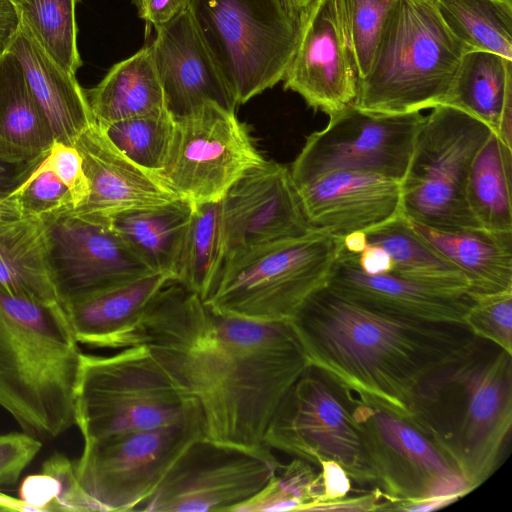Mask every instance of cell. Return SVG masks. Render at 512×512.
Returning <instances> with one entry per match:
<instances>
[{"mask_svg":"<svg viewBox=\"0 0 512 512\" xmlns=\"http://www.w3.org/2000/svg\"><path fill=\"white\" fill-rule=\"evenodd\" d=\"M263 444L316 467L322 461H335L357 484L376 486V474L353 419L348 392L311 365L280 401Z\"/></svg>","mask_w":512,"mask_h":512,"instance_id":"obj_10","label":"cell"},{"mask_svg":"<svg viewBox=\"0 0 512 512\" xmlns=\"http://www.w3.org/2000/svg\"><path fill=\"white\" fill-rule=\"evenodd\" d=\"M0 290L46 303H59L51 278L45 223L23 217L0 222Z\"/></svg>","mask_w":512,"mask_h":512,"instance_id":"obj_30","label":"cell"},{"mask_svg":"<svg viewBox=\"0 0 512 512\" xmlns=\"http://www.w3.org/2000/svg\"><path fill=\"white\" fill-rule=\"evenodd\" d=\"M32 161L11 163L0 158V192L10 193L28 172Z\"/></svg>","mask_w":512,"mask_h":512,"instance_id":"obj_50","label":"cell"},{"mask_svg":"<svg viewBox=\"0 0 512 512\" xmlns=\"http://www.w3.org/2000/svg\"><path fill=\"white\" fill-rule=\"evenodd\" d=\"M320 470L303 459L281 465L268 483L233 512L312 511L323 501Z\"/></svg>","mask_w":512,"mask_h":512,"instance_id":"obj_36","label":"cell"},{"mask_svg":"<svg viewBox=\"0 0 512 512\" xmlns=\"http://www.w3.org/2000/svg\"><path fill=\"white\" fill-rule=\"evenodd\" d=\"M149 44L161 83L165 108L175 119L207 103L234 111L238 105L204 42L190 8L156 26Z\"/></svg>","mask_w":512,"mask_h":512,"instance_id":"obj_19","label":"cell"},{"mask_svg":"<svg viewBox=\"0 0 512 512\" xmlns=\"http://www.w3.org/2000/svg\"><path fill=\"white\" fill-rule=\"evenodd\" d=\"M194 204L169 203L120 212L107 217L110 227L154 272L175 279V270Z\"/></svg>","mask_w":512,"mask_h":512,"instance_id":"obj_27","label":"cell"},{"mask_svg":"<svg viewBox=\"0 0 512 512\" xmlns=\"http://www.w3.org/2000/svg\"><path fill=\"white\" fill-rule=\"evenodd\" d=\"M42 220L50 274L61 305L154 273L106 218L67 212Z\"/></svg>","mask_w":512,"mask_h":512,"instance_id":"obj_16","label":"cell"},{"mask_svg":"<svg viewBox=\"0 0 512 512\" xmlns=\"http://www.w3.org/2000/svg\"><path fill=\"white\" fill-rule=\"evenodd\" d=\"M443 105L477 118L512 147V60L488 51L465 52Z\"/></svg>","mask_w":512,"mask_h":512,"instance_id":"obj_26","label":"cell"},{"mask_svg":"<svg viewBox=\"0 0 512 512\" xmlns=\"http://www.w3.org/2000/svg\"><path fill=\"white\" fill-rule=\"evenodd\" d=\"M288 323L309 365L360 400L406 419L420 384L481 339L464 324L389 315L327 287Z\"/></svg>","mask_w":512,"mask_h":512,"instance_id":"obj_2","label":"cell"},{"mask_svg":"<svg viewBox=\"0 0 512 512\" xmlns=\"http://www.w3.org/2000/svg\"><path fill=\"white\" fill-rule=\"evenodd\" d=\"M512 147L491 133L471 164L466 198L481 229L512 232Z\"/></svg>","mask_w":512,"mask_h":512,"instance_id":"obj_31","label":"cell"},{"mask_svg":"<svg viewBox=\"0 0 512 512\" xmlns=\"http://www.w3.org/2000/svg\"><path fill=\"white\" fill-rule=\"evenodd\" d=\"M202 436L204 419L198 413L174 424L84 442L75 472L105 511H134L186 447Z\"/></svg>","mask_w":512,"mask_h":512,"instance_id":"obj_11","label":"cell"},{"mask_svg":"<svg viewBox=\"0 0 512 512\" xmlns=\"http://www.w3.org/2000/svg\"><path fill=\"white\" fill-rule=\"evenodd\" d=\"M132 3L135 5V7L138 10L139 7L141 6L142 0H132Z\"/></svg>","mask_w":512,"mask_h":512,"instance_id":"obj_55","label":"cell"},{"mask_svg":"<svg viewBox=\"0 0 512 512\" xmlns=\"http://www.w3.org/2000/svg\"><path fill=\"white\" fill-rule=\"evenodd\" d=\"M42 472L54 477L59 483V493L53 511H105L104 507L81 486L75 466L66 456L53 454L43 463Z\"/></svg>","mask_w":512,"mask_h":512,"instance_id":"obj_41","label":"cell"},{"mask_svg":"<svg viewBox=\"0 0 512 512\" xmlns=\"http://www.w3.org/2000/svg\"><path fill=\"white\" fill-rule=\"evenodd\" d=\"M145 345L197 400L204 437L264 446L280 401L309 366L290 324L218 311L176 280L112 349Z\"/></svg>","mask_w":512,"mask_h":512,"instance_id":"obj_1","label":"cell"},{"mask_svg":"<svg viewBox=\"0 0 512 512\" xmlns=\"http://www.w3.org/2000/svg\"><path fill=\"white\" fill-rule=\"evenodd\" d=\"M471 295L473 303L465 325L478 338L490 341L512 354V289Z\"/></svg>","mask_w":512,"mask_h":512,"instance_id":"obj_40","label":"cell"},{"mask_svg":"<svg viewBox=\"0 0 512 512\" xmlns=\"http://www.w3.org/2000/svg\"><path fill=\"white\" fill-rule=\"evenodd\" d=\"M466 49L431 0H397L389 11L354 105L408 114L443 105Z\"/></svg>","mask_w":512,"mask_h":512,"instance_id":"obj_5","label":"cell"},{"mask_svg":"<svg viewBox=\"0 0 512 512\" xmlns=\"http://www.w3.org/2000/svg\"><path fill=\"white\" fill-rule=\"evenodd\" d=\"M190 11L237 104L283 80L300 15L282 0H192Z\"/></svg>","mask_w":512,"mask_h":512,"instance_id":"obj_8","label":"cell"},{"mask_svg":"<svg viewBox=\"0 0 512 512\" xmlns=\"http://www.w3.org/2000/svg\"><path fill=\"white\" fill-rule=\"evenodd\" d=\"M315 0H282L288 9L300 15Z\"/></svg>","mask_w":512,"mask_h":512,"instance_id":"obj_54","label":"cell"},{"mask_svg":"<svg viewBox=\"0 0 512 512\" xmlns=\"http://www.w3.org/2000/svg\"><path fill=\"white\" fill-rule=\"evenodd\" d=\"M0 511L38 512L34 507L27 505L21 499L7 496L0 492Z\"/></svg>","mask_w":512,"mask_h":512,"instance_id":"obj_53","label":"cell"},{"mask_svg":"<svg viewBox=\"0 0 512 512\" xmlns=\"http://www.w3.org/2000/svg\"><path fill=\"white\" fill-rule=\"evenodd\" d=\"M347 392L376 474L375 487L385 500L442 498L454 502L471 492L461 474L410 421Z\"/></svg>","mask_w":512,"mask_h":512,"instance_id":"obj_15","label":"cell"},{"mask_svg":"<svg viewBox=\"0 0 512 512\" xmlns=\"http://www.w3.org/2000/svg\"><path fill=\"white\" fill-rule=\"evenodd\" d=\"M474 490L500 465L512 429V354L480 339L424 380L407 418Z\"/></svg>","mask_w":512,"mask_h":512,"instance_id":"obj_3","label":"cell"},{"mask_svg":"<svg viewBox=\"0 0 512 512\" xmlns=\"http://www.w3.org/2000/svg\"><path fill=\"white\" fill-rule=\"evenodd\" d=\"M85 92L93 118L102 127L166 109L149 45L116 63L95 87Z\"/></svg>","mask_w":512,"mask_h":512,"instance_id":"obj_29","label":"cell"},{"mask_svg":"<svg viewBox=\"0 0 512 512\" xmlns=\"http://www.w3.org/2000/svg\"><path fill=\"white\" fill-rule=\"evenodd\" d=\"M42 447L29 433L0 434V483H15Z\"/></svg>","mask_w":512,"mask_h":512,"instance_id":"obj_43","label":"cell"},{"mask_svg":"<svg viewBox=\"0 0 512 512\" xmlns=\"http://www.w3.org/2000/svg\"><path fill=\"white\" fill-rule=\"evenodd\" d=\"M80 0H18L22 25L62 68L76 74L82 65L75 9Z\"/></svg>","mask_w":512,"mask_h":512,"instance_id":"obj_35","label":"cell"},{"mask_svg":"<svg viewBox=\"0 0 512 512\" xmlns=\"http://www.w3.org/2000/svg\"><path fill=\"white\" fill-rule=\"evenodd\" d=\"M365 233L368 244L391 256L392 274L469 292L460 270L422 239L404 215Z\"/></svg>","mask_w":512,"mask_h":512,"instance_id":"obj_32","label":"cell"},{"mask_svg":"<svg viewBox=\"0 0 512 512\" xmlns=\"http://www.w3.org/2000/svg\"><path fill=\"white\" fill-rule=\"evenodd\" d=\"M202 413L197 400L145 345L81 355L75 425L84 442L153 429Z\"/></svg>","mask_w":512,"mask_h":512,"instance_id":"obj_6","label":"cell"},{"mask_svg":"<svg viewBox=\"0 0 512 512\" xmlns=\"http://www.w3.org/2000/svg\"><path fill=\"white\" fill-rule=\"evenodd\" d=\"M282 463L267 446L192 441L155 491L134 511L233 512L257 494Z\"/></svg>","mask_w":512,"mask_h":512,"instance_id":"obj_12","label":"cell"},{"mask_svg":"<svg viewBox=\"0 0 512 512\" xmlns=\"http://www.w3.org/2000/svg\"><path fill=\"white\" fill-rule=\"evenodd\" d=\"M431 1L466 51H488L512 60V0Z\"/></svg>","mask_w":512,"mask_h":512,"instance_id":"obj_34","label":"cell"},{"mask_svg":"<svg viewBox=\"0 0 512 512\" xmlns=\"http://www.w3.org/2000/svg\"><path fill=\"white\" fill-rule=\"evenodd\" d=\"M21 17L14 0H0V55L6 53L21 27Z\"/></svg>","mask_w":512,"mask_h":512,"instance_id":"obj_48","label":"cell"},{"mask_svg":"<svg viewBox=\"0 0 512 512\" xmlns=\"http://www.w3.org/2000/svg\"><path fill=\"white\" fill-rule=\"evenodd\" d=\"M424 116L401 185L402 214L439 230L480 228L467 203L466 185L487 125L449 105Z\"/></svg>","mask_w":512,"mask_h":512,"instance_id":"obj_9","label":"cell"},{"mask_svg":"<svg viewBox=\"0 0 512 512\" xmlns=\"http://www.w3.org/2000/svg\"><path fill=\"white\" fill-rule=\"evenodd\" d=\"M385 498L382 492L375 487L374 490L357 496L326 501L317 504L312 511H381Z\"/></svg>","mask_w":512,"mask_h":512,"instance_id":"obj_45","label":"cell"},{"mask_svg":"<svg viewBox=\"0 0 512 512\" xmlns=\"http://www.w3.org/2000/svg\"><path fill=\"white\" fill-rule=\"evenodd\" d=\"M397 0H334L339 24L351 51L358 80L363 78L385 19Z\"/></svg>","mask_w":512,"mask_h":512,"instance_id":"obj_38","label":"cell"},{"mask_svg":"<svg viewBox=\"0 0 512 512\" xmlns=\"http://www.w3.org/2000/svg\"><path fill=\"white\" fill-rule=\"evenodd\" d=\"M410 223L422 239L460 270L470 294L512 289V232L439 230Z\"/></svg>","mask_w":512,"mask_h":512,"instance_id":"obj_25","label":"cell"},{"mask_svg":"<svg viewBox=\"0 0 512 512\" xmlns=\"http://www.w3.org/2000/svg\"><path fill=\"white\" fill-rule=\"evenodd\" d=\"M8 51L18 60L27 87L54 140L73 145L95 122L86 92L75 74L58 65L22 24Z\"/></svg>","mask_w":512,"mask_h":512,"instance_id":"obj_23","label":"cell"},{"mask_svg":"<svg viewBox=\"0 0 512 512\" xmlns=\"http://www.w3.org/2000/svg\"><path fill=\"white\" fill-rule=\"evenodd\" d=\"M45 158L52 172L69 189L77 209L87 200L90 191L80 153L74 145L54 140Z\"/></svg>","mask_w":512,"mask_h":512,"instance_id":"obj_42","label":"cell"},{"mask_svg":"<svg viewBox=\"0 0 512 512\" xmlns=\"http://www.w3.org/2000/svg\"><path fill=\"white\" fill-rule=\"evenodd\" d=\"M14 1L17 3L18 0H14Z\"/></svg>","mask_w":512,"mask_h":512,"instance_id":"obj_56","label":"cell"},{"mask_svg":"<svg viewBox=\"0 0 512 512\" xmlns=\"http://www.w3.org/2000/svg\"><path fill=\"white\" fill-rule=\"evenodd\" d=\"M175 121L166 163L156 175L180 199L194 205L219 201L265 161L234 111L207 103Z\"/></svg>","mask_w":512,"mask_h":512,"instance_id":"obj_14","label":"cell"},{"mask_svg":"<svg viewBox=\"0 0 512 512\" xmlns=\"http://www.w3.org/2000/svg\"><path fill=\"white\" fill-rule=\"evenodd\" d=\"M294 187L310 228L335 237L403 215L400 182L378 174L332 171Z\"/></svg>","mask_w":512,"mask_h":512,"instance_id":"obj_20","label":"cell"},{"mask_svg":"<svg viewBox=\"0 0 512 512\" xmlns=\"http://www.w3.org/2000/svg\"><path fill=\"white\" fill-rule=\"evenodd\" d=\"M352 302L389 315L436 323L464 324L473 303L464 289L441 286L392 273L367 274L357 254L343 249L326 286Z\"/></svg>","mask_w":512,"mask_h":512,"instance_id":"obj_21","label":"cell"},{"mask_svg":"<svg viewBox=\"0 0 512 512\" xmlns=\"http://www.w3.org/2000/svg\"><path fill=\"white\" fill-rule=\"evenodd\" d=\"M58 493V481L43 472L27 476L19 490L20 499L38 512L53 511Z\"/></svg>","mask_w":512,"mask_h":512,"instance_id":"obj_44","label":"cell"},{"mask_svg":"<svg viewBox=\"0 0 512 512\" xmlns=\"http://www.w3.org/2000/svg\"><path fill=\"white\" fill-rule=\"evenodd\" d=\"M342 238L310 230L242 250L227 258L204 301L212 308L259 321H291L328 284Z\"/></svg>","mask_w":512,"mask_h":512,"instance_id":"obj_7","label":"cell"},{"mask_svg":"<svg viewBox=\"0 0 512 512\" xmlns=\"http://www.w3.org/2000/svg\"><path fill=\"white\" fill-rule=\"evenodd\" d=\"M175 124L171 114L162 109L101 127L129 159L157 174L166 163Z\"/></svg>","mask_w":512,"mask_h":512,"instance_id":"obj_37","label":"cell"},{"mask_svg":"<svg viewBox=\"0 0 512 512\" xmlns=\"http://www.w3.org/2000/svg\"><path fill=\"white\" fill-rule=\"evenodd\" d=\"M52 131L35 103L16 57L0 55V158L30 162L48 151Z\"/></svg>","mask_w":512,"mask_h":512,"instance_id":"obj_28","label":"cell"},{"mask_svg":"<svg viewBox=\"0 0 512 512\" xmlns=\"http://www.w3.org/2000/svg\"><path fill=\"white\" fill-rule=\"evenodd\" d=\"M73 145L82 157L90 190L87 200L73 214L107 218L178 199L156 174L122 153L96 122Z\"/></svg>","mask_w":512,"mask_h":512,"instance_id":"obj_22","label":"cell"},{"mask_svg":"<svg viewBox=\"0 0 512 512\" xmlns=\"http://www.w3.org/2000/svg\"><path fill=\"white\" fill-rule=\"evenodd\" d=\"M221 209L224 261L242 250L312 230L289 169L273 160L239 177L221 199Z\"/></svg>","mask_w":512,"mask_h":512,"instance_id":"obj_17","label":"cell"},{"mask_svg":"<svg viewBox=\"0 0 512 512\" xmlns=\"http://www.w3.org/2000/svg\"><path fill=\"white\" fill-rule=\"evenodd\" d=\"M60 303L0 290V406L36 438L75 425L82 352Z\"/></svg>","mask_w":512,"mask_h":512,"instance_id":"obj_4","label":"cell"},{"mask_svg":"<svg viewBox=\"0 0 512 512\" xmlns=\"http://www.w3.org/2000/svg\"><path fill=\"white\" fill-rule=\"evenodd\" d=\"M45 155L32 161L24 178L9 193L24 217L46 219L75 209L69 189L49 168Z\"/></svg>","mask_w":512,"mask_h":512,"instance_id":"obj_39","label":"cell"},{"mask_svg":"<svg viewBox=\"0 0 512 512\" xmlns=\"http://www.w3.org/2000/svg\"><path fill=\"white\" fill-rule=\"evenodd\" d=\"M318 468L320 469L323 484L324 495L322 502L337 500L349 494L351 491V479L340 464L330 460L322 461Z\"/></svg>","mask_w":512,"mask_h":512,"instance_id":"obj_47","label":"cell"},{"mask_svg":"<svg viewBox=\"0 0 512 512\" xmlns=\"http://www.w3.org/2000/svg\"><path fill=\"white\" fill-rule=\"evenodd\" d=\"M424 116L365 112L351 104L310 134L289 172L294 186L332 171H357L401 182Z\"/></svg>","mask_w":512,"mask_h":512,"instance_id":"obj_13","label":"cell"},{"mask_svg":"<svg viewBox=\"0 0 512 512\" xmlns=\"http://www.w3.org/2000/svg\"><path fill=\"white\" fill-rule=\"evenodd\" d=\"M283 81L285 89L329 116L354 103L358 75L334 0H315L300 13L298 42Z\"/></svg>","mask_w":512,"mask_h":512,"instance_id":"obj_18","label":"cell"},{"mask_svg":"<svg viewBox=\"0 0 512 512\" xmlns=\"http://www.w3.org/2000/svg\"><path fill=\"white\" fill-rule=\"evenodd\" d=\"M23 217L16 200L9 193L0 192V222L14 221Z\"/></svg>","mask_w":512,"mask_h":512,"instance_id":"obj_51","label":"cell"},{"mask_svg":"<svg viewBox=\"0 0 512 512\" xmlns=\"http://www.w3.org/2000/svg\"><path fill=\"white\" fill-rule=\"evenodd\" d=\"M171 280L154 272L61 305L79 343L112 349L116 339L134 325L154 296Z\"/></svg>","mask_w":512,"mask_h":512,"instance_id":"obj_24","label":"cell"},{"mask_svg":"<svg viewBox=\"0 0 512 512\" xmlns=\"http://www.w3.org/2000/svg\"><path fill=\"white\" fill-rule=\"evenodd\" d=\"M192 0H142L139 16L154 27L165 24L190 8Z\"/></svg>","mask_w":512,"mask_h":512,"instance_id":"obj_46","label":"cell"},{"mask_svg":"<svg viewBox=\"0 0 512 512\" xmlns=\"http://www.w3.org/2000/svg\"><path fill=\"white\" fill-rule=\"evenodd\" d=\"M359 268L367 274H387L393 270L391 256L382 247L367 244L366 248L357 255Z\"/></svg>","mask_w":512,"mask_h":512,"instance_id":"obj_49","label":"cell"},{"mask_svg":"<svg viewBox=\"0 0 512 512\" xmlns=\"http://www.w3.org/2000/svg\"><path fill=\"white\" fill-rule=\"evenodd\" d=\"M367 236L363 231H355L342 237L343 249L349 253L360 254L367 246Z\"/></svg>","mask_w":512,"mask_h":512,"instance_id":"obj_52","label":"cell"},{"mask_svg":"<svg viewBox=\"0 0 512 512\" xmlns=\"http://www.w3.org/2000/svg\"><path fill=\"white\" fill-rule=\"evenodd\" d=\"M224 262L221 200L196 204L175 270V280L203 301L212 294Z\"/></svg>","mask_w":512,"mask_h":512,"instance_id":"obj_33","label":"cell"}]
</instances>
